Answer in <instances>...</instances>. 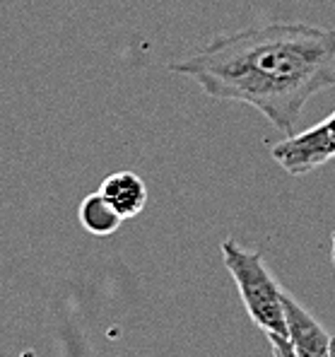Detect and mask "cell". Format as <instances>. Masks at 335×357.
Instances as JSON below:
<instances>
[{
    "mask_svg": "<svg viewBox=\"0 0 335 357\" xmlns=\"http://www.w3.org/2000/svg\"><path fill=\"white\" fill-rule=\"evenodd\" d=\"M282 304H285V324H287L285 338L290 340L295 353L299 357H331L333 338L328 335V331L297 299L287 295V292L282 297Z\"/></svg>",
    "mask_w": 335,
    "mask_h": 357,
    "instance_id": "277c9868",
    "label": "cell"
},
{
    "mask_svg": "<svg viewBox=\"0 0 335 357\" xmlns=\"http://www.w3.org/2000/svg\"><path fill=\"white\" fill-rule=\"evenodd\" d=\"M80 225L94 237H109L121 227L123 218L116 213V208L102 196V193H90L80 203Z\"/></svg>",
    "mask_w": 335,
    "mask_h": 357,
    "instance_id": "8992f818",
    "label": "cell"
},
{
    "mask_svg": "<svg viewBox=\"0 0 335 357\" xmlns=\"http://www.w3.org/2000/svg\"><path fill=\"white\" fill-rule=\"evenodd\" d=\"M335 157V112L304 133L287 135L273 148V160L287 174L304 176Z\"/></svg>",
    "mask_w": 335,
    "mask_h": 357,
    "instance_id": "3957f363",
    "label": "cell"
},
{
    "mask_svg": "<svg viewBox=\"0 0 335 357\" xmlns=\"http://www.w3.org/2000/svg\"><path fill=\"white\" fill-rule=\"evenodd\" d=\"M268 340H270V348H273V357H299L295 353V348H292L290 340H287L285 335L268 333Z\"/></svg>",
    "mask_w": 335,
    "mask_h": 357,
    "instance_id": "52a82bcc",
    "label": "cell"
},
{
    "mask_svg": "<svg viewBox=\"0 0 335 357\" xmlns=\"http://www.w3.org/2000/svg\"><path fill=\"white\" fill-rule=\"evenodd\" d=\"M171 70L193 77L212 99L258 109L295 135L309 99L335 85V31L302 22L244 29L171 63Z\"/></svg>",
    "mask_w": 335,
    "mask_h": 357,
    "instance_id": "6da1fadb",
    "label": "cell"
},
{
    "mask_svg": "<svg viewBox=\"0 0 335 357\" xmlns=\"http://www.w3.org/2000/svg\"><path fill=\"white\" fill-rule=\"evenodd\" d=\"M219 251H222V261L227 266L229 275L234 278V285H237L239 297H242L251 321L258 328H263L265 333L287 335L285 304H282L285 292L275 282L263 256L244 249L232 239L222 241Z\"/></svg>",
    "mask_w": 335,
    "mask_h": 357,
    "instance_id": "7a4b0ae2",
    "label": "cell"
},
{
    "mask_svg": "<svg viewBox=\"0 0 335 357\" xmlns=\"http://www.w3.org/2000/svg\"><path fill=\"white\" fill-rule=\"evenodd\" d=\"M331 264L335 268V232H333V249H331Z\"/></svg>",
    "mask_w": 335,
    "mask_h": 357,
    "instance_id": "ba28073f",
    "label": "cell"
},
{
    "mask_svg": "<svg viewBox=\"0 0 335 357\" xmlns=\"http://www.w3.org/2000/svg\"><path fill=\"white\" fill-rule=\"evenodd\" d=\"M331 357H335V338H333V343H331Z\"/></svg>",
    "mask_w": 335,
    "mask_h": 357,
    "instance_id": "9c48e42d",
    "label": "cell"
},
{
    "mask_svg": "<svg viewBox=\"0 0 335 357\" xmlns=\"http://www.w3.org/2000/svg\"><path fill=\"white\" fill-rule=\"evenodd\" d=\"M99 193L116 208V213L123 220L135 218L143 213L145 203H148V188H145L143 178L133 172H116L109 174L99 186Z\"/></svg>",
    "mask_w": 335,
    "mask_h": 357,
    "instance_id": "5b68a950",
    "label": "cell"
}]
</instances>
